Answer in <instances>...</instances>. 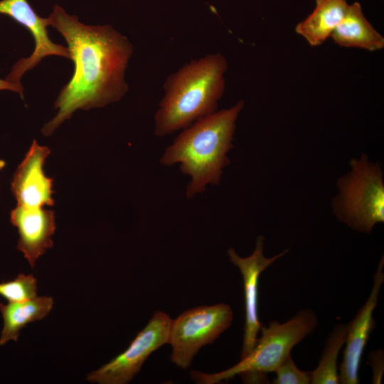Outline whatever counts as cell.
Returning a JSON list of instances; mask_svg holds the SVG:
<instances>
[{"label": "cell", "instance_id": "cell-1", "mask_svg": "<svg viewBox=\"0 0 384 384\" xmlns=\"http://www.w3.org/2000/svg\"><path fill=\"white\" fill-rule=\"evenodd\" d=\"M47 19L64 37L74 63L73 75L54 103L58 112L42 128L43 135L50 136L77 110L102 107L126 94L133 46L112 26L85 25L58 5Z\"/></svg>", "mask_w": 384, "mask_h": 384}, {"label": "cell", "instance_id": "cell-2", "mask_svg": "<svg viewBox=\"0 0 384 384\" xmlns=\"http://www.w3.org/2000/svg\"><path fill=\"white\" fill-rule=\"evenodd\" d=\"M245 106L240 100L232 107L208 115L183 129L160 158L164 166L179 164L181 171L191 181L187 198L206 191L207 185H218L223 170L230 164L228 154L238 115Z\"/></svg>", "mask_w": 384, "mask_h": 384}, {"label": "cell", "instance_id": "cell-3", "mask_svg": "<svg viewBox=\"0 0 384 384\" xmlns=\"http://www.w3.org/2000/svg\"><path fill=\"white\" fill-rule=\"evenodd\" d=\"M228 67L223 55L210 53L170 74L154 116V134H171L216 112Z\"/></svg>", "mask_w": 384, "mask_h": 384}, {"label": "cell", "instance_id": "cell-4", "mask_svg": "<svg viewBox=\"0 0 384 384\" xmlns=\"http://www.w3.org/2000/svg\"><path fill=\"white\" fill-rule=\"evenodd\" d=\"M318 326V319L310 309L298 311L284 323L272 321L262 326L261 336L252 350L231 368L215 373L191 372L198 383L215 384L235 375L252 373H271L289 356L292 348Z\"/></svg>", "mask_w": 384, "mask_h": 384}, {"label": "cell", "instance_id": "cell-5", "mask_svg": "<svg viewBox=\"0 0 384 384\" xmlns=\"http://www.w3.org/2000/svg\"><path fill=\"white\" fill-rule=\"evenodd\" d=\"M351 170L336 183L338 193L331 202L338 220L359 233L369 234L384 222L382 165L363 154L350 161Z\"/></svg>", "mask_w": 384, "mask_h": 384}, {"label": "cell", "instance_id": "cell-6", "mask_svg": "<svg viewBox=\"0 0 384 384\" xmlns=\"http://www.w3.org/2000/svg\"><path fill=\"white\" fill-rule=\"evenodd\" d=\"M233 311L226 304L188 309L171 321L168 343L172 347L171 362L182 369L190 367L198 351L213 343L228 329Z\"/></svg>", "mask_w": 384, "mask_h": 384}, {"label": "cell", "instance_id": "cell-7", "mask_svg": "<svg viewBox=\"0 0 384 384\" xmlns=\"http://www.w3.org/2000/svg\"><path fill=\"white\" fill-rule=\"evenodd\" d=\"M171 321L165 312L156 311L124 351L89 373L87 380L99 384L129 383L148 357L168 343Z\"/></svg>", "mask_w": 384, "mask_h": 384}, {"label": "cell", "instance_id": "cell-8", "mask_svg": "<svg viewBox=\"0 0 384 384\" xmlns=\"http://www.w3.org/2000/svg\"><path fill=\"white\" fill-rule=\"evenodd\" d=\"M265 238H256L252 253L246 257H240L234 248H230L227 254L230 261L236 266L243 280L245 314L243 342L240 358L246 356L254 348L258 333L262 327L258 316V284L261 273L289 251L286 249L271 257L264 255Z\"/></svg>", "mask_w": 384, "mask_h": 384}, {"label": "cell", "instance_id": "cell-9", "mask_svg": "<svg viewBox=\"0 0 384 384\" xmlns=\"http://www.w3.org/2000/svg\"><path fill=\"white\" fill-rule=\"evenodd\" d=\"M383 265L384 257L382 256L374 273L373 287L367 300L354 318L347 324L345 348L342 362L339 366V383H359L358 373L362 354L376 325L373 311L384 282Z\"/></svg>", "mask_w": 384, "mask_h": 384}, {"label": "cell", "instance_id": "cell-10", "mask_svg": "<svg viewBox=\"0 0 384 384\" xmlns=\"http://www.w3.org/2000/svg\"><path fill=\"white\" fill-rule=\"evenodd\" d=\"M0 14L6 15L25 27L34 39L35 47L30 56L21 58L12 67L6 80L20 82L23 75L38 65L48 55L70 58L68 47L54 43L48 36V19L40 17L27 0H1Z\"/></svg>", "mask_w": 384, "mask_h": 384}, {"label": "cell", "instance_id": "cell-11", "mask_svg": "<svg viewBox=\"0 0 384 384\" xmlns=\"http://www.w3.org/2000/svg\"><path fill=\"white\" fill-rule=\"evenodd\" d=\"M50 154L48 147L33 141L16 168L11 183V192L17 205L28 208L54 206L53 178L44 171V165Z\"/></svg>", "mask_w": 384, "mask_h": 384}, {"label": "cell", "instance_id": "cell-12", "mask_svg": "<svg viewBox=\"0 0 384 384\" xmlns=\"http://www.w3.org/2000/svg\"><path fill=\"white\" fill-rule=\"evenodd\" d=\"M10 220L18 229L17 250L33 268L37 260L53 245L52 236L56 228L55 212L44 207L16 205L11 211Z\"/></svg>", "mask_w": 384, "mask_h": 384}, {"label": "cell", "instance_id": "cell-13", "mask_svg": "<svg viewBox=\"0 0 384 384\" xmlns=\"http://www.w3.org/2000/svg\"><path fill=\"white\" fill-rule=\"evenodd\" d=\"M331 38L342 47L358 48L368 51L384 48V37L366 18L358 1L349 5L346 16L332 32Z\"/></svg>", "mask_w": 384, "mask_h": 384}, {"label": "cell", "instance_id": "cell-14", "mask_svg": "<svg viewBox=\"0 0 384 384\" xmlns=\"http://www.w3.org/2000/svg\"><path fill=\"white\" fill-rule=\"evenodd\" d=\"M346 0H316L313 11L295 27V32L311 46L324 43L346 16Z\"/></svg>", "mask_w": 384, "mask_h": 384}, {"label": "cell", "instance_id": "cell-15", "mask_svg": "<svg viewBox=\"0 0 384 384\" xmlns=\"http://www.w3.org/2000/svg\"><path fill=\"white\" fill-rule=\"evenodd\" d=\"M51 297H35L21 302H0L4 325L0 334V346L17 341L21 331L27 324L44 319L53 307Z\"/></svg>", "mask_w": 384, "mask_h": 384}, {"label": "cell", "instance_id": "cell-16", "mask_svg": "<svg viewBox=\"0 0 384 384\" xmlns=\"http://www.w3.org/2000/svg\"><path fill=\"white\" fill-rule=\"evenodd\" d=\"M347 324H336L330 332L317 367L311 371V384H338L337 359L344 346Z\"/></svg>", "mask_w": 384, "mask_h": 384}, {"label": "cell", "instance_id": "cell-17", "mask_svg": "<svg viewBox=\"0 0 384 384\" xmlns=\"http://www.w3.org/2000/svg\"><path fill=\"white\" fill-rule=\"evenodd\" d=\"M37 279L33 274H18L16 278L0 282V296L8 302H21L37 296Z\"/></svg>", "mask_w": 384, "mask_h": 384}, {"label": "cell", "instance_id": "cell-18", "mask_svg": "<svg viewBox=\"0 0 384 384\" xmlns=\"http://www.w3.org/2000/svg\"><path fill=\"white\" fill-rule=\"evenodd\" d=\"M276 374L272 380L274 384H310L311 371L300 370L295 364L291 355L289 356L274 371Z\"/></svg>", "mask_w": 384, "mask_h": 384}, {"label": "cell", "instance_id": "cell-19", "mask_svg": "<svg viewBox=\"0 0 384 384\" xmlns=\"http://www.w3.org/2000/svg\"><path fill=\"white\" fill-rule=\"evenodd\" d=\"M368 360L373 370V383H381L384 366L383 350L377 349L371 351L368 354Z\"/></svg>", "mask_w": 384, "mask_h": 384}, {"label": "cell", "instance_id": "cell-20", "mask_svg": "<svg viewBox=\"0 0 384 384\" xmlns=\"http://www.w3.org/2000/svg\"><path fill=\"white\" fill-rule=\"evenodd\" d=\"M9 90L18 92L23 97V87L21 82H12L0 78V90Z\"/></svg>", "mask_w": 384, "mask_h": 384}, {"label": "cell", "instance_id": "cell-21", "mask_svg": "<svg viewBox=\"0 0 384 384\" xmlns=\"http://www.w3.org/2000/svg\"><path fill=\"white\" fill-rule=\"evenodd\" d=\"M6 162L5 161L0 159V171L5 167Z\"/></svg>", "mask_w": 384, "mask_h": 384}]
</instances>
